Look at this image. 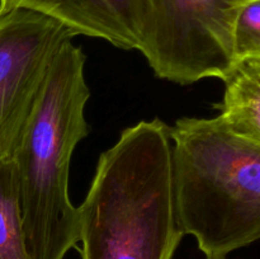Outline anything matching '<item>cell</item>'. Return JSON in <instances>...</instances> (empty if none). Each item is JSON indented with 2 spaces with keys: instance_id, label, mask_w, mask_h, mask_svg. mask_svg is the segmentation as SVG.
Here are the masks:
<instances>
[{
  "instance_id": "obj_1",
  "label": "cell",
  "mask_w": 260,
  "mask_h": 259,
  "mask_svg": "<svg viewBox=\"0 0 260 259\" xmlns=\"http://www.w3.org/2000/svg\"><path fill=\"white\" fill-rule=\"evenodd\" d=\"M170 127L141 121L101 155L80 215L81 259H173L182 241Z\"/></svg>"
},
{
  "instance_id": "obj_2",
  "label": "cell",
  "mask_w": 260,
  "mask_h": 259,
  "mask_svg": "<svg viewBox=\"0 0 260 259\" xmlns=\"http://www.w3.org/2000/svg\"><path fill=\"white\" fill-rule=\"evenodd\" d=\"M85 53L62 45L46 75L24 135L13 156L25 244L30 259H63L80 240L79 207L69 196L76 145L89 135Z\"/></svg>"
},
{
  "instance_id": "obj_3",
  "label": "cell",
  "mask_w": 260,
  "mask_h": 259,
  "mask_svg": "<svg viewBox=\"0 0 260 259\" xmlns=\"http://www.w3.org/2000/svg\"><path fill=\"white\" fill-rule=\"evenodd\" d=\"M178 223L206 259H228L260 239V146L220 116L170 127Z\"/></svg>"
},
{
  "instance_id": "obj_4",
  "label": "cell",
  "mask_w": 260,
  "mask_h": 259,
  "mask_svg": "<svg viewBox=\"0 0 260 259\" xmlns=\"http://www.w3.org/2000/svg\"><path fill=\"white\" fill-rule=\"evenodd\" d=\"M139 51L155 75L180 85L221 79L234 57V29L246 0H149Z\"/></svg>"
},
{
  "instance_id": "obj_5",
  "label": "cell",
  "mask_w": 260,
  "mask_h": 259,
  "mask_svg": "<svg viewBox=\"0 0 260 259\" xmlns=\"http://www.w3.org/2000/svg\"><path fill=\"white\" fill-rule=\"evenodd\" d=\"M74 37L65 24L35 10L0 14V160H13L48 69Z\"/></svg>"
},
{
  "instance_id": "obj_6",
  "label": "cell",
  "mask_w": 260,
  "mask_h": 259,
  "mask_svg": "<svg viewBox=\"0 0 260 259\" xmlns=\"http://www.w3.org/2000/svg\"><path fill=\"white\" fill-rule=\"evenodd\" d=\"M29 9L65 24L75 36L139 50L149 20V0H0V14Z\"/></svg>"
},
{
  "instance_id": "obj_7",
  "label": "cell",
  "mask_w": 260,
  "mask_h": 259,
  "mask_svg": "<svg viewBox=\"0 0 260 259\" xmlns=\"http://www.w3.org/2000/svg\"><path fill=\"white\" fill-rule=\"evenodd\" d=\"M223 81L218 116L240 136L260 146V66L251 58L234 61Z\"/></svg>"
},
{
  "instance_id": "obj_8",
  "label": "cell",
  "mask_w": 260,
  "mask_h": 259,
  "mask_svg": "<svg viewBox=\"0 0 260 259\" xmlns=\"http://www.w3.org/2000/svg\"><path fill=\"white\" fill-rule=\"evenodd\" d=\"M0 259H30L13 160H0Z\"/></svg>"
},
{
  "instance_id": "obj_9",
  "label": "cell",
  "mask_w": 260,
  "mask_h": 259,
  "mask_svg": "<svg viewBox=\"0 0 260 259\" xmlns=\"http://www.w3.org/2000/svg\"><path fill=\"white\" fill-rule=\"evenodd\" d=\"M234 57L260 58V0H246L234 29Z\"/></svg>"
},
{
  "instance_id": "obj_10",
  "label": "cell",
  "mask_w": 260,
  "mask_h": 259,
  "mask_svg": "<svg viewBox=\"0 0 260 259\" xmlns=\"http://www.w3.org/2000/svg\"><path fill=\"white\" fill-rule=\"evenodd\" d=\"M248 58H251V60H254L260 66V58H255V57H248Z\"/></svg>"
}]
</instances>
